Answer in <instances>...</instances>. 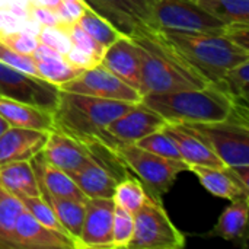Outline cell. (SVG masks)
Masks as SVG:
<instances>
[{
  "instance_id": "7bdbcfd3",
  "label": "cell",
  "mask_w": 249,
  "mask_h": 249,
  "mask_svg": "<svg viewBox=\"0 0 249 249\" xmlns=\"http://www.w3.org/2000/svg\"><path fill=\"white\" fill-rule=\"evenodd\" d=\"M9 127H10V125L7 124V121L0 115V134H1V133H4Z\"/></svg>"
},
{
  "instance_id": "1f68e13d",
  "label": "cell",
  "mask_w": 249,
  "mask_h": 249,
  "mask_svg": "<svg viewBox=\"0 0 249 249\" xmlns=\"http://www.w3.org/2000/svg\"><path fill=\"white\" fill-rule=\"evenodd\" d=\"M136 144L139 147L150 152V153L158 155V156L168 158V159H175V160H182L177 144L174 143V140L163 130L155 131V133L137 140Z\"/></svg>"
},
{
  "instance_id": "d590c367",
  "label": "cell",
  "mask_w": 249,
  "mask_h": 249,
  "mask_svg": "<svg viewBox=\"0 0 249 249\" xmlns=\"http://www.w3.org/2000/svg\"><path fill=\"white\" fill-rule=\"evenodd\" d=\"M0 61L15 67L18 70L31 73V74H36V69H35V61L32 58V55L29 54H20L16 53L10 48H7L6 45L0 44Z\"/></svg>"
},
{
  "instance_id": "ba28073f",
  "label": "cell",
  "mask_w": 249,
  "mask_h": 249,
  "mask_svg": "<svg viewBox=\"0 0 249 249\" xmlns=\"http://www.w3.org/2000/svg\"><path fill=\"white\" fill-rule=\"evenodd\" d=\"M117 31L128 38L159 31L153 6L156 0H83Z\"/></svg>"
},
{
  "instance_id": "ab89813d",
  "label": "cell",
  "mask_w": 249,
  "mask_h": 249,
  "mask_svg": "<svg viewBox=\"0 0 249 249\" xmlns=\"http://www.w3.org/2000/svg\"><path fill=\"white\" fill-rule=\"evenodd\" d=\"M63 57H64V60H66L70 66L77 67V69H82V70L99 64V63L95 61V58H93L92 55L86 54L85 51H82V50H79V48H76V47H71Z\"/></svg>"
},
{
  "instance_id": "5b68a950",
  "label": "cell",
  "mask_w": 249,
  "mask_h": 249,
  "mask_svg": "<svg viewBox=\"0 0 249 249\" xmlns=\"http://www.w3.org/2000/svg\"><path fill=\"white\" fill-rule=\"evenodd\" d=\"M204 142L229 168L249 166V125L247 105L235 104L232 114L220 121L182 124Z\"/></svg>"
},
{
  "instance_id": "d4e9b609",
  "label": "cell",
  "mask_w": 249,
  "mask_h": 249,
  "mask_svg": "<svg viewBox=\"0 0 249 249\" xmlns=\"http://www.w3.org/2000/svg\"><path fill=\"white\" fill-rule=\"evenodd\" d=\"M77 23L83 28V31L99 45L104 48L109 47L112 42H115L118 38L123 36L120 31H117L107 19H104L101 15H98L92 7L88 4L83 9V13Z\"/></svg>"
},
{
  "instance_id": "484cf974",
  "label": "cell",
  "mask_w": 249,
  "mask_h": 249,
  "mask_svg": "<svg viewBox=\"0 0 249 249\" xmlns=\"http://www.w3.org/2000/svg\"><path fill=\"white\" fill-rule=\"evenodd\" d=\"M204 10L225 23H249V0H196Z\"/></svg>"
},
{
  "instance_id": "8d00e7d4",
  "label": "cell",
  "mask_w": 249,
  "mask_h": 249,
  "mask_svg": "<svg viewBox=\"0 0 249 249\" xmlns=\"http://www.w3.org/2000/svg\"><path fill=\"white\" fill-rule=\"evenodd\" d=\"M223 35L235 45L249 53V23L247 22L228 23L223 29Z\"/></svg>"
},
{
  "instance_id": "f35d334b",
  "label": "cell",
  "mask_w": 249,
  "mask_h": 249,
  "mask_svg": "<svg viewBox=\"0 0 249 249\" xmlns=\"http://www.w3.org/2000/svg\"><path fill=\"white\" fill-rule=\"evenodd\" d=\"M29 18L34 19L39 26H57L60 22L54 10L38 6V4H32V3L29 6Z\"/></svg>"
},
{
  "instance_id": "ee69618b",
  "label": "cell",
  "mask_w": 249,
  "mask_h": 249,
  "mask_svg": "<svg viewBox=\"0 0 249 249\" xmlns=\"http://www.w3.org/2000/svg\"><path fill=\"white\" fill-rule=\"evenodd\" d=\"M10 4V0H0V10L1 9H7Z\"/></svg>"
},
{
  "instance_id": "9a60e30c",
  "label": "cell",
  "mask_w": 249,
  "mask_h": 249,
  "mask_svg": "<svg viewBox=\"0 0 249 249\" xmlns=\"http://www.w3.org/2000/svg\"><path fill=\"white\" fill-rule=\"evenodd\" d=\"M44 159L66 174L74 172L90 160L92 153L86 143H82L58 130H51L45 146L41 150Z\"/></svg>"
},
{
  "instance_id": "83f0119b",
  "label": "cell",
  "mask_w": 249,
  "mask_h": 249,
  "mask_svg": "<svg viewBox=\"0 0 249 249\" xmlns=\"http://www.w3.org/2000/svg\"><path fill=\"white\" fill-rule=\"evenodd\" d=\"M146 197H147V193L144 191L142 182L127 175L124 179H121L117 184L112 200L115 204L124 207L130 213H136L144 203Z\"/></svg>"
},
{
  "instance_id": "ffe728a7",
  "label": "cell",
  "mask_w": 249,
  "mask_h": 249,
  "mask_svg": "<svg viewBox=\"0 0 249 249\" xmlns=\"http://www.w3.org/2000/svg\"><path fill=\"white\" fill-rule=\"evenodd\" d=\"M0 115L7 121L10 127L34 128L44 131H51L54 128L51 111L7 99L3 96H0Z\"/></svg>"
},
{
  "instance_id": "2e32d148",
  "label": "cell",
  "mask_w": 249,
  "mask_h": 249,
  "mask_svg": "<svg viewBox=\"0 0 249 249\" xmlns=\"http://www.w3.org/2000/svg\"><path fill=\"white\" fill-rule=\"evenodd\" d=\"M15 241L18 249H74L66 233L44 226L25 209L16 220Z\"/></svg>"
},
{
  "instance_id": "30bf717a",
  "label": "cell",
  "mask_w": 249,
  "mask_h": 249,
  "mask_svg": "<svg viewBox=\"0 0 249 249\" xmlns=\"http://www.w3.org/2000/svg\"><path fill=\"white\" fill-rule=\"evenodd\" d=\"M0 96L53 112L58 104L60 88L0 61Z\"/></svg>"
},
{
  "instance_id": "e0dca14e",
  "label": "cell",
  "mask_w": 249,
  "mask_h": 249,
  "mask_svg": "<svg viewBox=\"0 0 249 249\" xmlns=\"http://www.w3.org/2000/svg\"><path fill=\"white\" fill-rule=\"evenodd\" d=\"M48 133L44 130L9 127L0 134V165L32 159L45 146Z\"/></svg>"
},
{
  "instance_id": "e575fe53",
  "label": "cell",
  "mask_w": 249,
  "mask_h": 249,
  "mask_svg": "<svg viewBox=\"0 0 249 249\" xmlns=\"http://www.w3.org/2000/svg\"><path fill=\"white\" fill-rule=\"evenodd\" d=\"M36 39L38 42L47 44L54 50L60 51L63 55L71 48V42L69 36L57 26H41L36 34Z\"/></svg>"
},
{
  "instance_id": "cb8c5ba5",
  "label": "cell",
  "mask_w": 249,
  "mask_h": 249,
  "mask_svg": "<svg viewBox=\"0 0 249 249\" xmlns=\"http://www.w3.org/2000/svg\"><path fill=\"white\" fill-rule=\"evenodd\" d=\"M22 201L0 187V249H18L15 241V226L23 212Z\"/></svg>"
},
{
  "instance_id": "52a82bcc",
  "label": "cell",
  "mask_w": 249,
  "mask_h": 249,
  "mask_svg": "<svg viewBox=\"0 0 249 249\" xmlns=\"http://www.w3.org/2000/svg\"><path fill=\"white\" fill-rule=\"evenodd\" d=\"M134 233L128 249H181L184 233L169 219L162 201L146 197L142 207L133 213Z\"/></svg>"
},
{
  "instance_id": "74e56055",
  "label": "cell",
  "mask_w": 249,
  "mask_h": 249,
  "mask_svg": "<svg viewBox=\"0 0 249 249\" xmlns=\"http://www.w3.org/2000/svg\"><path fill=\"white\" fill-rule=\"evenodd\" d=\"M86 3L83 0H61L55 7L60 22H77L83 13Z\"/></svg>"
},
{
  "instance_id": "4dcf8cb0",
  "label": "cell",
  "mask_w": 249,
  "mask_h": 249,
  "mask_svg": "<svg viewBox=\"0 0 249 249\" xmlns=\"http://www.w3.org/2000/svg\"><path fill=\"white\" fill-rule=\"evenodd\" d=\"M134 233L133 213L115 204L112 220V249H128Z\"/></svg>"
},
{
  "instance_id": "d6986e66",
  "label": "cell",
  "mask_w": 249,
  "mask_h": 249,
  "mask_svg": "<svg viewBox=\"0 0 249 249\" xmlns=\"http://www.w3.org/2000/svg\"><path fill=\"white\" fill-rule=\"evenodd\" d=\"M177 144L181 159L190 165H200V166H210V168H223L226 166L219 156L196 134L188 131L182 124L166 123L162 128Z\"/></svg>"
},
{
  "instance_id": "8fae6325",
  "label": "cell",
  "mask_w": 249,
  "mask_h": 249,
  "mask_svg": "<svg viewBox=\"0 0 249 249\" xmlns=\"http://www.w3.org/2000/svg\"><path fill=\"white\" fill-rule=\"evenodd\" d=\"M165 124L166 120L160 114L140 101L104 128L99 143L109 149H114L118 144L136 143L137 140L162 130Z\"/></svg>"
},
{
  "instance_id": "5bb4252c",
  "label": "cell",
  "mask_w": 249,
  "mask_h": 249,
  "mask_svg": "<svg viewBox=\"0 0 249 249\" xmlns=\"http://www.w3.org/2000/svg\"><path fill=\"white\" fill-rule=\"evenodd\" d=\"M101 64L142 95V60L137 44L123 35L105 48Z\"/></svg>"
},
{
  "instance_id": "4316f807",
  "label": "cell",
  "mask_w": 249,
  "mask_h": 249,
  "mask_svg": "<svg viewBox=\"0 0 249 249\" xmlns=\"http://www.w3.org/2000/svg\"><path fill=\"white\" fill-rule=\"evenodd\" d=\"M249 58L241 61L239 64L231 67L223 74L219 86L236 102L241 104V101L247 105L249 99Z\"/></svg>"
},
{
  "instance_id": "603a6c76",
  "label": "cell",
  "mask_w": 249,
  "mask_h": 249,
  "mask_svg": "<svg viewBox=\"0 0 249 249\" xmlns=\"http://www.w3.org/2000/svg\"><path fill=\"white\" fill-rule=\"evenodd\" d=\"M248 203V197L232 200L231 206L220 214L212 233L226 241L241 239L247 231Z\"/></svg>"
},
{
  "instance_id": "44dd1931",
  "label": "cell",
  "mask_w": 249,
  "mask_h": 249,
  "mask_svg": "<svg viewBox=\"0 0 249 249\" xmlns=\"http://www.w3.org/2000/svg\"><path fill=\"white\" fill-rule=\"evenodd\" d=\"M39 196L50 204L53 209L60 226L63 228L64 233L71 239L76 249V242L80 236L82 223L85 217V203L74 201L70 198H61L50 194L41 184H38Z\"/></svg>"
},
{
  "instance_id": "8992f818",
  "label": "cell",
  "mask_w": 249,
  "mask_h": 249,
  "mask_svg": "<svg viewBox=\"0 0 249 249\" xmlns=\"http://www.w3.org/2000/svg\"><path fill=\"white\" fill-rule=\"evenodd\" d=\"M111 150L124 166L139 177L147 196L158 201H162V196L171 190L177 177L190 168L184 160L158 156L139 147L136 143L118 144Z\"/></svg>"
},
{
  "instance_id": "277c9868",
  "label": "cell",
  "mask_w": 249,
  "mask_h": 249,
  "mask_svg": "<svg viewBox=\"0 0 249 249\" xmlns=\"http://www.w3.org/2000/svg\"><path fill=\"white\" fill-rule=\"evenodd\" d=\"M142 102L160 114L166 123H212L228 118L235 101L214 83L201 89H184L162 93H146Z\"/></svg>"
},
{
  "instance_id": "60d3db41",
  "label": "cell",
  "mask_w": 249,
  "mask_h": 249,
  "mask_svg": "<svg viewBox=\"0 0 249 249\" xmlns=\"http://www.w3.org/2000/svg\"><path fill=\"white\" fill-rule=\"evenodd\" d=\"M32 58L34 61H45V60H57V58H64L63 54L57 50H54L53 47L38 42L36 48L32 51Z\"/></svg>"
},
{
  "instance_id": "4fadbf2b",
  "label": "cell",
  "mask_w": 249,
  "mask_h": 249,
  "mask_svg": "<svg viewBox=\"0 0 249 249\" xmlns=\"http://www.w3.org/2000/svg\"><path fill=\"white\" fill-rule=\"evenodd\" d=\"M115 203L111 198H86L85 217L76 249H112Z\"/></svg>"
},
{
  "instance_id": "f1b7e54d",
  "label": "cell",
  "mask_w": 249,
  "mask_h": 249,
  "mask_svg": "<svg viewBox=\"0 0 249 249\" xmlns=\"http://www.w3.org/2000/svg\"><path fill=\"white\" fill-rule=\"evenodd\" d=\"M35 69H36V76L57 86L71 80L82 71V69L70 66L64 58L35 61Z\"/></svg>"
},
{
  "instance_id": "d6a6232c",
  "label": "cell",
  "mask_w": 249,
  "mask_h": 249,
  "mask_svg": "<svg viewBox=\"0 0 249 249\" xmlns=\"http://www.w3.org/2000/svg\"><path fill=\"white\" fill-rule=\"evenodd\" d=\"M19 200L22 201L25 210L28 213H31L39 223H42L47 228H51L54 231H58V232L64 233L63 228L60 226V223H58V220H57V217H55V214L53 212V209L50 207V204L41 196H35V197L23 196Z\"/></svg>"
},
{
  "instance_id": "ac0fdd59",
  "label": "cell",
  "mask_w": 249,
  "mask_h": 249,
  "mask_svg": "<svg viewBox=\"0 0 249 249\" xmlns=\"http://www.w3.org/2000/svg\"><path fill=\"white\" fill-rule=\"evenodd\" d=\"M188 171L197 175L200 184L213 196L226 200H236L241 197H248L249 185L244 184L236 171L229 166L210 168L200 165H190Z\"/></svg>"
},
{
  "instance_id": "f546056e",
  "label": "cell",
  "mask_w": 249,
  "mask_h": 249,
  "mask_svg": "<svg viewBox=\"0 0 249 249\" xmlns=\"http://www.w3.org/2000/svg\"><path fill=\"white\" fill-rule=\"evenodd\" d=\"M57 28H60L70 39L71 47H76L86 54L92 55L96 63H101V58L104 55L105 48L99 45L96 41H93L77 22H58Z\"/></svg>"
},
{
  "instance_id": "836d02e7",
  "label": "cell",
  "mask_w": 249,
  "mask_h": 249,
  "mask_svg": "<svg viewBox=\"0 0 249 249\" xmlns=\"http://www.w3.org/2000/svg\"><path fill=\"white\" fill-rule=\"evenodd\" d=\"M0 44L6 45L7 48L20 53V54H32V51L38 45V39L35 35L28 34L25 31H15L0 34Z\"/></svg>"
},
{
  "instance_id": "9c48e42d",
  "label": "cell",
  "mask_w": 249,
  "mask_h": 249,
  "mask_svg": "<svg viewBox=\"0 0 249 249\" xmlns=\"http://www.w3.org/2000/svg\"><path fill=\"white\" fill-rule=\"evenodd\" d=\"M153 16L160 31L223 34V29L228 25L204 10L196 0H156Z\"/></svg>"
},
{
  "instance_id": "6da1fadb",
  "label": "cell",
  "mask_w": 249,
  "mask_h": 249,
  "mask_svg": "<svg viewBox=\"0 0 249 249\" xmlns=\"http://www.w3.org/2000/svg\"><path fill=\"white\" fill-rule=\"evenodd\" d=\"M171 48L209 83L219 85L226 70L248 60L249 53L223 34L196 31H160Z\"/></svg>"
},
{
  "instance_id": "7c38bea8",
  "label": "cell",
  "mask_w": 249,
  "mask_h": 249,
  "mask_svg": "<svg viewBox=\"0 0 249 249\" xmlns=\"http://www.w3.org/2000/svg\"><path fill=\"white\" fill-rule=\"evenodd\" d=\"M60 90L89 95L102 99H114L124 102H140L142 95L111 73L101 63L82 70L76 77L58 86Z\"/></svg>"
},
{
  "instance_id": "7402d4cb",
  "label": "cell",
  "mask_w": 249,
  "mask_h": 249,
  "mask_svg": "<svg viewBox=\"0 0 249 249\" xmlns=\"http://www.w3.org/2000/svg\"><path fill=\"white\" fill-rule=\"evenodd\" d=\"M0 187L18 198L23 196H39L38 182L29 160L0 165Z\"/></svg>"
},
{
  "instance_id": "7a4b0ae2",
  "label": "cell",
  "mask_w": 249,
  "mask_h": 249,
  "mask_svg": "<svg viewBox=\"0 0 249 249\" xmlns=\"http://www.w3.org/2000/svg\"><path fill=\"white\" fill-rule=\"evenodd\" d=\"M140 51L142 96L184 89H201L209 82L188 66L163 39L160 32L131 38Z\"/></svg>"
},
{
  "instance_id": "3957f363",
  "label": "cell",
  "mask_w": 249,
  "mask_h": 249,
  "mask_svg": "<svg viewBox=\"0 0 249 249\" xmlns=\"http://www.w3.org/2000/svg\"><path fill=\"white\" fill-rule=\"evenodd\" d=\"M136 104L60 90L58 104L53 111V130L86 144L99 142L104 128Z\"/></svg>"
},
{
  "instance_id": "b9f144b4",
  "label": "cell",
  "mask_w": 249,
  "mask_h": 249,
  "mask_svg": "<svg viewBox=\"0 0 249 249\" xmlns=\"http://www.w3.org/2000/svg\"><path fill=\"white\" fill-rule=\"evenodd\" d=\"M60 1L61 0H35V3H32V4H38V6H42V7L55 10V7L58 6Z\"/></svg>"
}]
</instances>
